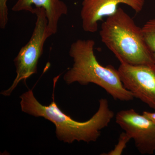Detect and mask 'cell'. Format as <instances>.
<instances>
[{
    "instance_id": "obj_2",
    "label": "cell",
    "mask_w": 155,
    "mask_h": 155,
    "mask_svg": "<svg viewBox=\"0 0 155 155\" xmlns=\"http://www.w3.org/2000/svg\"><path fill=\"white\" fill-rule=\"evenodd\" d=\"M95 42L92 39H78L69 51L73 64L65 73L67 84L77 82L82 85L94 84L104 89L114 99L129 101L133 95L123 86L119 71L112 65L104 67L99 63L94 53Z\"/></svg>"
},
{
    "instance_id": "obj_10",
    "label": "cell",
    "mask_w": 155,
    "mask_h": 155,
    "mask_svg": "<svg viewBox=\"0 0 155 155\" xmlns=\"http://www.w3.org/2000/svg\"><path fill=\"white\" fill-rule=\"evenodd\" d=\"M131 140L130 137L125 131L121 134L119 136L118 143L116 145L114 149L112 150L104 155H121L124 149L126 147V145L129 140Z\"/></svg>"
},
{
    "instance_id": "obj_1",
    "label": "cell",
    "mask_w": 155,
    "mask_h": 155,
    "mask_svg": "<svg viewBox=\"0 0 155 155\" xmlns=\"http://www.w3.org/2000/svg\"><path fill=\"white\" fill-rule=\"evenodd\" d=\"M54 92L52 101L48 106L43 105L35 98L31 90H28L20 96L21 110L24 113L42 117L50 121L56 126V136L65 143L84 141H96L101 131L107 127L114 118V113L110 109L107 100L101 98L96 113L90 119L80 122L75 121L62 111L56 104Z\"/></svg>"
},
{
    "instance_id": "obj_9",
    "label": "cell",
    "mask_w": 155,
    "mask_h": 155,
    "mask_svg": "<svg viewBox=\"0 0 155 155\" xmlns=\"http://www.w3.org/2000/svg\"><path fill=\"white\" fill-rule=\"evenodd\" d=\"M141 29L147 48L155 64V19L147 21Z\"/></svg>"
},
{
    "instance_id": "obj_12",
    "label": "cell",
    "mask_w": 155,
    "mask_h": 155,
    "mask_svg": "<svg viewBox=\"0 0 155 155\" xmlns=\"http://www.w3.org/2000/svg\"><path fill=\"white\" fill-rule=\"evenodd\" d=\"M142 114L155 123V112L152 113L148 111H143Z\"/></svg>"
},
{
    "instance_id": "obj_6",
    "label": "cell",
    "mask_w": 155,
    "mask_h": 155,
    "mask_svg": "<svg viewBox=\"0 0 155 155\" xmlns=\"http://www.w3.org/2000/svg\"><path fill=\"white\" fill-rule=\"evenodd\" d=\"M116 123L124 130L141 154L155 152V123L133 109L122 110L116 116Z\"/></svg>"
},
{
    "instance_id": "obj_11",
    "label": "cell",
    "mask_w": 155,
    "mask_h": 155,
    "mask_svg": "<svg viewBox=\"0 0 155 155\" xmlns=\"http://www.w3.org/2000/svg\"><path fill=\"white\" fill-rule=\"evenodd\" d=\"M8 0H0V28L5 29L8 20Z\"/></svg>"
},
{
    "instance_id": "obj_8",
    "label": "cell",
    "mask_w": 155,
    "mask_h": 155,
    "mask_svg": "<svg viewBox=\"0 0 155 155\" xmlns=\"http://www.w3.org/2000/svg\"><path fill=\"white\" fill-rule=\"evenodd\" d=\"M44 9L48 19V28L52 35L58 31L59 20L68 14V7L61 0H17L12 7L14 12L25 11L33 14L34 9Z\"/></svg>"
},
{
    "instance_id": "obj_4",
    "label": "cell",
    "mask_w": 155,
    "mask_h": 155,
    "mask_svg": "<svg viewBox=\"0 0 155 155\" xmlns=\"http://www.w3.org/2000/svg\"><path fill=\"white\" fill-rule=\"evenodd\" d=\"M33 14L36 20L29 41L22 47L14 60L17 76L11 87L1 93L5 96L11 95L18 84L37 72L39 60L43 54L46 41L51 36L48 28V22L45 11L41 8L34 9Z\"/></svg>"
},
{
    "instance_id": "obj_7",
    "label": "cell",
    "mask_w": 155,
    "mask_h": 155,
    "mask_svg": "<svg viewBox=\"0 0 155 155\" xmlns=\"http://www.w3.org/2000/svg\"><path fill=\"white\" fill-rule=\"evenodd\" d=\"M144 3L145 0H82L80 12L82 28L87 32L94 33L98 30L99 21L115 14L120 4L127 5L139 13Z\"/></svg>"
},
{
    "instance_id": "obj_5",
    "label": "cell",
    "mask_w": 155,
    "mask_h": 155,
    "mask_svg": "<svg viewBox=\"0 0 155 155\" xmlns=\"http://www.w3.org/2000/svg\"><path fill=\"white\" fill-rule=\"evenodd\" d=\"M123 86L134 97L155 110V64L121 63L118 69Z\"/></svg>"
},
{
    "instance_id": "obj_3",
    "label": "cell",
    "mask_w": 155,
    "mask_h": 155,
    "mask_svg": "<svg viewBox=\"0 0 155 155\" xmlns=\"http://www.w3.org/2000/svg\"><path fill=\"white\" fill-rule=\"evenodd\" d=\"M100 35L102 41L120 64H155L147 48L141 28L121 8L103 22Z\"/></svg>"
}]
</instances>
